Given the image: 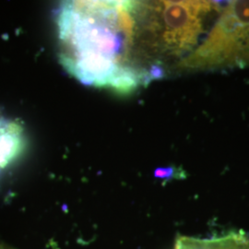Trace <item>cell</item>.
<instances>
[{
  "instance_id": "1",
  "label": "cell",
  "mask_w": 249,
  "mask_h": 249,
  "mask_svg": "<svg viewBox=\"0 0 249 249\" xmlns=\"http://www.w3.org/2000/svg\"><path fill=\"white\" fill-rule=\"evenodd\" d=\"M131 1H68L56 12L58 56L81 83L129 93L148 85Z\"/></svg>"
},
{
  "instance_id": "4",
  "label": "cell",
  "mask_w": 249,
  "mask_h": 249,
  "mask_svg": "<svg viewBox=\"0 0 249 249\" xmlns=\"http://www.w3.org/2000/svg\"><path fill=\"white\" fill-rule=\"evenodd\" d=\"M0 249H14L12 248H10L9 246H6L4 244H0Z\"/></svg>"
},
{
  "instance_id": "5",
  "label": "cell",
  "mask_w": 249,
  "mask_h": 249,
  "mask_svg": "<svg viewBox=\"0 0 249 249\" xmlns=\"http://www.w3.org/2000/svg\"><path fill=\"white\" fill-rule=\"evenodd\" d=\"M1 117H2V116H1V114H0V118H1Z\"/></svg>"
},
{
  "instance_id": "3",
  "label": "cell",
  "mask_w": 249,
  "mask_h": 249,
  "mask_svg": "<svg viewBox=\"0 0 249 249\" xmlns=\"http://www.w3.org/2000/svg\"><path fill=\"white\" fill-rule=\"evenodd\" d=\"M175 249H249V238L242 231L205 239L179 235Z\"/></svg>"
},
{
  "instance_id": "2",
  "label": "cell",
  "mask_w": 249,
  "mask_h": 249,
  "mask_svg": "<svg viewBox=\"0 0 249 249\" xmlns=\"http://www.w3.org/2000/svg\"><path fill=\"white\" fill-rule=\"evenodd\" d=\"M249 65V0L229 1L203 43L178 63L184 70Z\"/></svg>"
}]
</instances>
